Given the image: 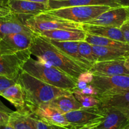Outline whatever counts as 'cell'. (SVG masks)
<instances>
[{
  "label": "cell",
  "mask_w": 129,
  "mask_h": 129,
  "mask_svg": "<svg viewBox=\"0 0 129 129\" xmlns=\"http://www.w3.org/2000/svg\"><path fill=\"white\" fill-rule=\"evenodd\" d=\"M29 51L32 55L47 61L53 67L75 80H77L79 75L86 71L66 54L53 45L47 38L39 34L34 33Z\"/></svg>",
  "instance_id": "obj_1"
},
{
  "label": "cell",
  "mask_w": 129,
  "mask_h": 129,
  "mask_svg": "<svg viewBox=\"0 0 129 129\" xmlns=\"http://www.w3.org/2000/svg\"><path fill=\"white\" fill-rule=\"evenodd\" d=\"M17 83L24 93L26 107L30 113L38 106L48 103L61 95H69L71 92L46 84L22 70Z\"/></svg>",
  "instance_id": "obj_2"
},
{
  "label": "cell",
  "mask_w": 129,
  "mask_h": 129,
  "mask_svg": "<svg viewBox=\"0 0 129 129\" xmlns=\"http://www.w3.org/2000/svg\"><path fill=\"white\" fill-rule=\"evenodd\" d=\"M22 70L46 84L69 91L77 89V81L67 74L54 67L48 68L32 57L28 58L22 67Z\"/></svg>",
  "instance_id": "obj_3"
},
{
  "label": "cell",
  "mask_w": 129,
  "mask_h": 129,
  "mask_svg": "<svg viewBox=\"0 0 129 129\" xmlns=\"http://www.w3.org/2000/svg\"><path fill=\"white\" fill-rule=\"evenodd\" d=\"M23 23L35 34L53 30H83L82 23L72 22L44 12L25 20Z\"/></svg>",
  "instance_id": "obj_4"
},
{
  "label": "cell",
  "mask_w": 129,
  "mask_h": 129,
  "mask_svg": "<svg viewBox=\"0 0 129 129\" xmlns=\"http://www.w3.org/2000/svg\"><path fill=\"white\" fill-rule=\"evenodd\" d=\"M111 8L113 7L106 5L80 6L51 10L46 12L72 22L84 23L94 19Z\"/></svg>",
  "instance_id": "obj_5"
},
{
  "label": "cell",
  "mask_w": 129,
  "mask_h": 129,
  "mask_svg": "<svg viewBox=\"0 0 129 129\" xmlns=\"http://www.w3.org/2000/svg\"><path fill=\"white\" fill-rule=\"evenodd\" d=\"M64 117L71 126V129L83 127H97L105 117L103 110L99 106L82 108L64 114Z\"/></svg>",
  "instance_id": "obj_6"
},
{
  "label": "cell",
  "mask_w": 129,
  "mask_h": 129,
  "mask_svg": "<svg viewBox=\"0 0 129 129\" xmlns=\"http://www.w3.org/2000/svg\"><path fill=\"white\" fill-rule=\"evenodd\" d=\"M89 84L98 91V98L110 96L129 90V75H94L92 81Z\"/></svg>",
  "instance_id": "obj_7"
},
{
  "label": "cell",
  "mask_w": 129,
  "mask_h": 129,
  "mask_svg": "<svg viewBox=\"0 0 129 129\" xmlns=\"http://www.w3.org/2000/svg\"><path fill=\"white\" fill-rule=\"evenodd\" d=\"M31 55L29 49L13 54H0V75L17 80L22 71V67Z\"/></svg>",
  "instance_id": "obj_8"
},
{
  "label": "cell",
  "mask_w": 129,
  "mask_h": 129,
  "mask_svg": "<svg viewBox=\"0 0 129 129\" xmlns=\"http://www.w3.org/2000/svg\"><path fill=\"white\" fill-rule=\"evenodd\" d=\"M34 32H18L5 36L0 41V54H13L29 49Z\"/></svg>",
  "instance_id": "obj_9"
},
{
  "label": "cell",
  "mask_w": 129,
  "mask_h": 129,
  "mask_svg": "<svg viewBox=\"0 0 129 129\" xmlns=\"http://www.w3.org/2000/svg\"><path fill=\"white\" fill-rule=\"evenodd\" d=\"M129 20V7H113L84 24L97 25L120 28Z\"/></svg>",
  "instance_id": "obj_10"
},
{
  "label": "cell",
  "mask_w": 129,
  "mask_h": 129,
  "mask_svg": "<svg viewBox=\"0 0 129 129\" xmlns=\"http://www.w3.org/2000/svg\"><path fill=\"white\" fill-rule=\"evenodd\" d=\"M30 113L34 118L45 123L71 129V126L64 115L58 112L48 103L38 106L32 110Z\"/></svg>",
  "instance_id": "obj_11"
},
{
  "label": "cell",
  "mask_w": 129,
  "mask_h": 129,
  "mask_svg": "<svg viewBox=\"0 0 129 129\" xmlns=\"http://www.w3.org/2000/svg\"><path fill=\"white\" fill-rule=\"evenodd\" d=\"M125 59L96 61L92 64L89 71L94 75L98 76L129 75V70L125 65Z\"/></svg>",
  "instance_id": "obj_12"
},
{
  "label": "cell",
  "mask_w": 129,
  "mask_h": 129,
  "mask_svg": "<svg viewBox=\"0 0 129 129\" xmlns=\"http://www.w3.org/2000/svg\"><path fill=\"white\" fill-rule=\"evenodd\" d=\"M7 7L13 14L30 17L49 10L48 5L25 0H7Z\"/></svg>",
  "instance_id": "obj_13"
},
{
  "label": "cell",
  "mask_w": 129,
  "mask_h": 129,
  "mask_svg": "<svg viewBox=\"0 0 129 129\" xmlns=\"http://www.w3.org/2000/svg\"><path fill=\"white\" fill-rule=\"evenodd\" d=\"M100 107L105 112V117L95 129H123L129 125V117L122 111L113 108Z\"/></svg>",
  "instance_id": "obj_14"
},
{
  "label": "cell",
  "mask_w": 129,
  "mask_h": 129,
  "mask_svg": "<svg viewBox=\"0 0 129 129\" xmlns=\"http://www.w3.org/2000/svg\"><path fill=\"white\" fill-rule=\"evenodd\" d=\"M48 39L53 45L66 54L69 58L78 63L84 70H89L92 66L90 62L84 59L80 56L78 48L79 41H58L53 39Z\"/></svg>",
  "instance_id": "obj_15"
},
{
  "label": "cell",
  "mask_w": 129,
  "mask_h": 129,
  "mask_svg": "<svg viewBox=\"0 0 129 129\" xmlns=\"http://www.w3.org/2000/svg\"><path fill=\"white\" fill-rule=\"evenodd\" d=\"M91 5H106L111 7H119L116 0H49V10L73 7Z\"/></svg>",
  "instance_id": "obj_16"
},
{
  "label": "cell",
  "mask_w": 129,
  "mask_h": 129,
  "mask_svg": "<svg viewBox=\"0 0 129 129\" xmlns=\"http://www.w3.org/2000/svg\"><path fill=\"white\" fill-rule=\"evenodd\" d=\"M18 32H33L26 27L18 15L10 13L0 18V41L5 36Z\"/></svg>",
  "instance_id": "obj_17"
},
{
  "label": "cell",
  "mask_w": 129,
  "mask_h": 129,
  "mask_svg": "<svg viewBox=\"0 0 129 129\" xmlns=\"http://www.w3.org/2000/svg\"><path fill=\"white\" fill-rule=\"evenodd\" d=\"M37 34L58 41H83L86 36V32L82 30H53L43 31Z\"/></svg>",
  "instance_id": "obj_18"
},
{
  "label": "cell",
  "mask_w": 129,
  "mask_h": 129,
  "mask_svg": "<svg viewBox=\"0 0 129 129\" xmlns=\"http://www.w3.org/2000/svg\"><path fill=\"white\" fill-rule=\"evenodd\" d=\"M83 24V30L86 33L93 36L103 37L117 41L126 43L120 28L97 25Z\"/></svg>",
  "instance_id": "obj_19"
},
{
  "label": "cell",
  "mask_w": 129,
  "mask_h": 129,
  "mask_svg": "<svg viewBox=\"0 0 129 129\" xmlns=\"http://www.w3.org/2000/svg\"><path fill=\"white\" fill-rule=\"evenodd\" d=\"M98 99L100 100L99 106L101 107L117 109L129 117V90Z\"/></svg>",
  "instance_id": "obj_20"
},
{
  "label": "cell",
  "mask_w": 129,
  "mask_h": 129,
  "mask_svg": "<svg viewBox=\"0 0 129 129\" xmlns=\"http://www.w3.org/2000/svg\"><path fill=\"white\" fill-rule=\"evenodd\" d=\"M0 95L10 102L17 109V111L23 112L28 111L26 107L24 93L22 87L18 83L5 89Z\"/></svg>",
  "instance_id": "obj_21"
},
{
  "label": "cell",
  "mask_w": 129,
  "mask_h": 129,
  "mask_svg": "<svg viewBox=\"0 0 129 129\" xmlns=\"http://www.w3.org/2000/svg\"><path fill=\"white\" fill-rule=\"evenodd\" d=\"M8 124L13 129H37V120L29 111H12Z\"/></svg>",
  "instance_id": "obj_22"
},
{
  "label": "cell",
  "mask_w": 129,
  "mask_h": 129,
  "mask_svg": "<svg viewBox=\"0 0 129 129\" xmlns=\"http://www.w3.org/2000/svg\"><path fill=\"white\" fill-rule=\"evenodd\" d=\"M48 103L63 115L83 108L81 104L75 99L72 93L69 95L58 97Z\"/></svg>",
  "instance_id": "obj_23"
},
{
  "label": "cell",
  "mask_w": 129,
  "mask_h": 129,
  "mask_svg": "<svg viewBox=\"0 0 129 129\" xmlns=\"http://www.w3.org/2000/svg\"><path fill=\"white\" fill-rule=\"evenodd\" d=\"M97 61L114 59H125L129 56V50L92 45Z\"/></svg>",
  "instance_id": "obj_24"
},
{
  "label": "cell",
  "mask_w": 129,
  "mask_h": 129,
  "mask_svg": "<svg viewBox=\"0 0 129 129\" xmlns=\"http://www.w3.org/2000/svg\"><path fill=\"white\" fill-rule=\"evenodd\" d=\"M85 41L93 46L109 47V48L129 50V44H128L127 43L117 41L103 38V37L93 36L91 34H87V33H86Z\"/></svg>",
  "instance_id": "obj_25"
},
{
  "label": "cell",
  "mask_w": 129,
  "mask_h": 129,
  "mask_svg": "<svg viewBox=\"0 0 129 129\" xmlns=\"http://www.w3.org/2000/svg\"><path fill=\"white\" fill-rule=\"evenodd\" d=\"M72 93L75 99L81 104L83 108H92L100 105V100L97 97L85 95L82 94L80 90L77 89Z\"/></svg>",
  "instance_id": "obj_26"
},
{
  "label": "cell",
  "mask_w": 129,
  "mask_h": 129,
  "mask_svg": "<svg viewBox=\"0 0 129 129\" xmlns=\"http://www.w3.org/2000/svg\"><path fill=\"white\" fill-rule=\"evenodd\" d=\"M78 48H79V51L80 56L84 59L90 62L92 64L97 61L96 56L93 52L91 44L87 43L85 41H79Z\"/></svg>",
  "instance_id": "obj_27"
},
{
  "label": "cell",
  "mask_w": 129,
  "mask_h": 129,
  "mask_svg": "<svg viewBox=\"0 0 129 129\" xmlns=\"http://www.w3.org/2000/svg\"><path fill=\"white\" fill-rule=\"evenodd\" d=\"M12 112L10 109L0 101V126L8 124L10 115Z\"/></svg>",
  "instance_id": "obj_28"
},
{
  "label": "cell",
  "mask_w": 129,
  "mask_h": 129,
  "mask_svg": "<svg viewBox=\"0 0 129 129\" xmlns=\"http://www.w3.org/2000/svg\"><path fill=\"white\" fill-rule=\"evenodd\" d=\"M17 83V80H12L6 77L0 75V94L7 88L14 85Z\"/></svg>",
  "instance_id": "obj_29"
},
{
  "label": "cell",
  "mask_w": 129,
  "mask_h": 129,
  "mask_svg": "<svg viewBox=\"0 0 129 129\" xmlns=\"http://www.w3.org/2000/svg\"><path fill=\"white\" fill-rule=\"evenodd\" d=\"M93 78H94V75L89 70H86V71L83 72L79 75L77 80L84 81L86 82L87 84H89L92 82Z\"/></svg>",
  "instance_id": "obj_30"
},
{
  "label": "cell",
  "mask_w": 129,
  "mask_h": 129,
  "mask_svg": "<svg viewBox=\"0 0 129 129\" xmlns=\"http://www.w3.org/2000/svg\"><path fill=\"white\" fill-rule=\"evenodd\" d=\"M37 129H69L62 126H56V125H49L45 123L40 120H37Z\"/></svg>",
  "instance_id": "obj_31"
},
{
  "label": "cell",
  "mask_w": 129,
  "mask_h": 129,
  "mask_svg": "<svg viewBox=\"0 0 129 129\" xmlns=\"http://www.w3.org/2000/svg\"><path fill=\"white\" fill-rule=\"evenodd\" d=\"M120 28L122 32L125 41L129 44V20L124 23Z\"/></svg>",
  "instance_id": "obj_32"
},
{
  "label": "cell",
  "mask_w": 129,
  "mask_h": 129,
  "mask_svg": "<svg viewBox=\"0 0 129 129\" xmlns=\"http://www.w3.org/2000/svg\"><path fill=\"white\" fill-rule=\"evenodd\" d=\"M82 94H85V95H92V96H97L98 95V91L92 85L89 84L86 87L82 90H80Z\"/></svg>",
  "instance_id": "obj_33"
},
{
  "label": "cell",
  "mask_w": 129,
  "mask_h": 129,
  "mask_svg": "<svg viewBox=\"0 0 129 129\" xmlns=\"http://www.w3.org/2000/svg\"><path fill=\"white\" fill-rule=\"evenodd\" d=\"M10 13H12L7 7H1L0 6V18L8 16Z\"/></svg>",
  "instance_id": "obj_34"
},
{
  "label": "cell",
  "mask_w": 129,
  "mask_h": 129,
  "mask_svg": "<svg viewBox=\"0 0 129 129\" xmlns=\"http://www.w3.org/2000/svg\"><path fill=\"white\" fill-rule=\"evenodd\" d=\"M88 85H89V84H87L85 82L81 81V80H77V90H82L83 89H85Z\"/></svg>",
  "instance_id": "obj_35"
},
{
  "label": "cell",
  "mask_w": 129,
  "mask_h": 129,
  "mask_svg": "<svg viewBox=\"0 0 129 129\" xmlns=\"http://www.w3.org/2000/svg\"><path fill=\"white\" fill-rule=\"evenodd\" d=\"M116 4L121 7H129V0H116Z\"/></svg>",
  "instance_id": "obj_36"
},
{
  "label": "cell",
  "mask_w": 129,
  "mask_h": 129,
  "mask_svg": "<svg viewBox=\"0 0 129 129\" xmlns=\"http://www.w3.org/2000/svg\"><path fill=\"white\" fill-rule=\"evenodd\" d=\"M25 1H28V2H35V3H43V4L48 5L49 3V0H25Z\"/></svg>",
  "instance_id": "obj_37"
},
{
  "label": "cell",
  "mask_w": 129,
  "mask_h": 129,
  "mask_svg": "<svg viewBox=\"0 0 129 129\" xmlns=\"http://www.w3.org/2000/svg\"><path fill=\"white\" fill-rule=\"evenodd\" d=\"M0 129H13L9 124H7V125H2L0 126Z\"/></svg>",
  "instance_id": "obj_38"
},
{
  "label": "cell",
  "mask_w": 129,
  "mask_h": 129,
  "mask_svg": "<svg viewBox=\"0 0 129 129\" xmlns=\"http://www.w3.org/2000/svg\"><path fill=\"white\" fill-rule=\"evenodd\" d=\"M125 65L126 69L129 70V56L125 59Z\"/></svg>",
  "instance_id": "obj_39"
},
{
  "label": "cell",
  "mask_w": 129,
  "mask_h": 129,
  "mask_svg": "<svg viewBox=\"0 0 129 129\" xmlns=\"http://www.w3.org/2000/svg\"><path fill=\"white\" fill-rule=\"evenodd\" d=\"M96 127H83L79 129H95Z\"/></svg>",
  "instance_id": "obj_40"
},
{
  "label": "cell",
  "mask_w": 129,
  "mask_h": 129,
  "mask_svg": "<svg viewBox=\"0 0 129 129\" xmlns=\"http://www.w3.org/2000/svg\"><path fill=\"white\" fill-rule=\"evenodd\" d=\"M123 129H129V125H128L127 126H126V127H125V128H123Z\"/></svg>",
  "instance_id": "obj_41"
}]
</instances>
